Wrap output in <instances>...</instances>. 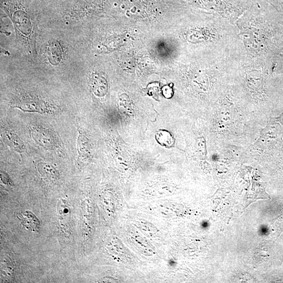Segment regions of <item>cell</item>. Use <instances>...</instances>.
Segmentation results:
<instances>
[{
  "mask_svg": "<svg viewBox=\"0 0 283 283\" xmlns=\"http://www.w3.org/2000/svg\"><path fill=\"white\" fill-rule=\"evenodd\" d=\"M247 84L249 88L255 91H260L263 87V80L260 75L251 73L247 77Z\"/></svg>",
  "mask_w": 283,
  "mask_h": 283,
  "instance_id": "4fadbf2b",
  "label": "cell"
},
{
  "mask_svg": "<svg viewBox=\"0 0 283 283\" xmlns=\"http://www.w3.org/2000/svg\"><path fill=\"white\" fill-rule=\"evenodd\" d=\"M1 7L14 25L18 43L28 55L34 57L36 24L26 0H1Z\"/></svg>",
  "mask_w": 283,
  "mask_h": 283,
  "instance_id": "6da1fadb",
  "label": "cell"
},
{
  "mask_svg": "<svg viewBox=\"0 0 283 283\" xmlns=\"http://www.w3.org/2000/svg\"><path fill=\"white\" fill-rule=\"evenodd\" d=\"M275 2L283 8V0H274Z\"/></svg>",
  "mask_w": 283,
  "mask_h": 283,
  "instance_id": "9a60e30c",
  "label": "cell"
},
{
  "mask_svg": "<svg viewBox=\"0 0 283 283\" xmlns=\"http://www.w3.org/2000/svg\"><path fill=\"white\" fill-rule=\"evenodd\" d=\"M39 174L50 182L57 181L60 178L58 170L53 165L46 162H39L37 165Z\"/></svg>",
  "mask_w": 283,
  "mask_h": 283,
  "instance_id": "52a82bcc",
  "label": "cell"
},
{
  "mask_svg": "<svg viewBox=\"0 0 283 283\" xmlns=\"http://www.w3.org/2000/svg\"><path fill=\"white\" fill-rule=\"evenodd\" d=\"M90 86L94 93L97 96H104L107 93V83L102 77L93 76L90 80Z\"/></svg>",
  "mask_w": 283,
  "mask_h": 283,
  "instance_id": "8fae6325",
  "label": "cell"
},
{
  "mask_svg": "<svg viewBox=\"0 0 283 283\" xmlns=\"http://www.w3.org/2000/svg\"><path fill=\"white\" fill-rule=\"evenodd\" d=\"M155 137L158 142L162 146L169 147L174 143L173 136L167 131L159 130L157 131Z\"/></svg>",
  "mask_w": 283,
  "mask_h": 283,
  "instance_id": "7c38bea8",
  "label": "cell"
},
{
  "mask_svg": "<svg viewBox=\"0 0 283 283\" xmlns=\"http://www.w3.org/2000/svg\"><path fill=\"white\" fill-rule=\"evenodd\" d=\"M1 136L5 144L18 153H23L26 150L24 141L13 130L6 127L1 129Z\"/></svg>",
  "mask_w": 283,
  "mask_h": 283,
  "instance_id": "8992f818",
  "label": "cell"
},
{
  "mask_svg": "<svg viewBox=\"0 0 283 283\" xmlns=\"http://www.w3.org/2000/svg\"><path fill=\"white\" fill-rule=\"evenodd\" d=\"M28 131L30 136L39 146L51 151L61 149V141L52 128L44 124L35 123L29 126Z\"/></svg>",
  "mask_w": 283,
  "mask_h": 283,
  "instance_id": "3957f363",
  "label": "cell"
},
{
  "mask_svg": "<svg viewBox=\"0 0 283 283\" xmlns=\"http://www.w3.org/2000/svg\"><path fill=\"white\" fill-rule=\"evenodd\" d=\"M283 130V113L278 117L271 118L265 128L260 132L258 140L255 146L259 148L264 147L272 142L280 138Z\"/></svg>",
  "mask_w": 283,
  "mask_h": 283,
  "instance_id": "277c9868",
  "label": "cell"
},
{
  "mask_svg": "<svg viewBox=\"0 0 283 283\" xmlns=\"http://www.w3.org/2000/svg\"><path fill=\"white\" fill-rule=\"evenodd\" d=\"M78 136L77 141L78 152L77 164L83 167L92 157V148L89 139L82 129L77 128Z\"/></svg>",
  "mask_w": 283,
  "mask_h": 283,
  "instance_id": "5b68a950",
  "label": "cell"
},
{
  "mask_svg": "<svg viewBox=\"0 0 283 283\" xmlns=\"http://www.w3.org/2000/svg\"><path fill=\"white\" fill-rule=\"evenodd\" d=\"M1 179L2 183L5 185L12 186L14 185L13 182L9 175L4 171H1Z\"/></svg>",
  "mask_w": 283,
  "mask_h": 283,
  "instance_id": "5bb4252c",
  "label": "cell"
},
{
  "mask_svg": "<svg viewBox=\"0 0 283 283\" xmlns=\"http://www.w3.org/2000/svg\"><path fill=\"white\" fill-rule=\"evenodd\" d=\"M19 218L27 229L32 231L39 230L40 222L32 212L26 211L19 216Z\"/></svg>",
  "mask_w": 283,
  "mask_h": 283,
  "instance_id": "30bf717a",
  "label": "cell"
},
{
  "mask_svg": "<svg viewBox=\"0 0 283 283\" xmlns=\"http://www.w3.org/2000/svg\"><path fill=\"white\" fill-rule=\"evenodd\" d=\"M12 106L24 113L42 115H54L59 112L60 107L53 102L40 97L24 95L14 101Z\"/></svg>",
  "mask_w": 283,
  "mask_h": 283,
  "instance_id": "7a4b0ae2",
  "label": "cell"
},
{
  "mask_svg": "<svg viewBox=\"0 0 283 283\" xmlns=\"http://www.w3.org/2000/svg\"><path fill=\"white\" fill-rule=\"evenodd\" d=\"M57 213L60 223L64 227L69 226V222L70 219V209L67 201L60 199L57 206Z\"/></svg>",
  "mask_w": 283,
  "mask_h": 283,
  "instance_id": "9c48e42d",
  "label": "cell"
},
{
  "mask_svg": "<svg viewBox=\"0 0 283 283\" xmlns=\"http://www.w3.org/2000/svg\"><path fill=\"white\" fill-rule=\"evenodd\" d=\"M231 107H221L217 114V124L221 127L229 126L233 121L235 117V111Z\"/></svg>",
  "mask_w": 283,
  "mask_h": 283,
  "instance_id": "ba28073f",
  "label": "cell"
}]
</instances>
